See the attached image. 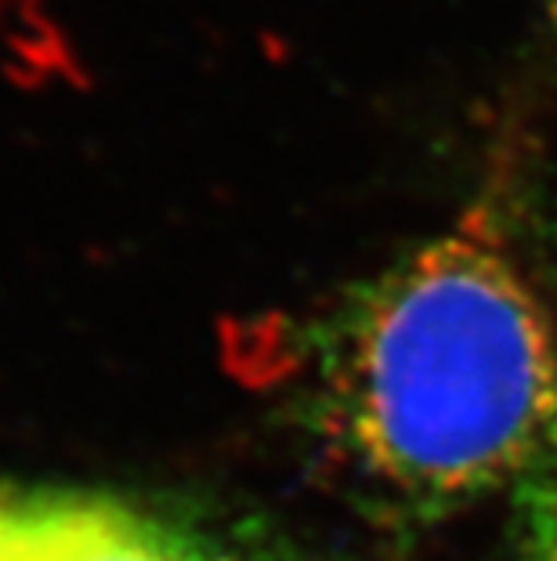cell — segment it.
I'll return each mask as SVG.
<instances>
[{
	"label": "cell",
	"mask_w": 557,
	"mask_h": 561,
	"mask_svg": "<svg viewBox=\"0 0 557 561\" xmlns=\"http://www.w3.org/2000/svg\"><path fill=\"white\" fill-rule=\"evenodd\" d=\"M315 424L381 504L434 518L557 453V330L474 207L315 330Z\"/></svg>",
	"instance_id": "obj_1"
},
{
	"label": "cell",
	"mask_w": 557,
	"mask_h": 561,
	"mask_svg": "<svg viewBox=\"0 0 557 561\" xmlns=\"http://www.w3.org/2000/svg\"><path fill=\"white\" fill-rule=\"evenodd\" d=\"M547 8H550V22H554V33H557V0H547Z\"/></svg>",
	"instance_id": "obj_4"
},
{
	"label": "cell",
	"mask_w": 557,
	"mask_h": 561,
	"mask_svg": "<svg viewBox=\"0 0 557 561\" xmlns=\"http://www.w3.org/2000/svg\"><path fill=\"white\" fill-rule=\"evenodd\" d=\"M518 493V561H557V453Z\"/></svg>",
	"instance_id": "obj_3"
},
{
	"label": "cell",
	"mask_w": 557,
	"mask_h": 561,
	"mask_svg": "<svg viewBox=\"0 0 557 561\" xmlns=\"http://www.w3.org/2000/svg\"><path fill=\"white\" fill-rule=\"evenodd\" d=\"M554 243H557V214H554Z\"/></svg>",
	"instance_id": "obj_5"
},
{
	"label": "cell",
	"mask_w": 557,
	"mask_h": 561,
	"mask_svg": "<svg viewBox=\"0 0 557 561\" xmlns=\"http://www.w3.org/2000/svg\"><path fill=\"white\" fill-rule=\"evenodd\" d=\"M0 561H235L113 500L0 493Z\"/></svg>",
	"instance_id": "obj_2"
}]
</instances>
